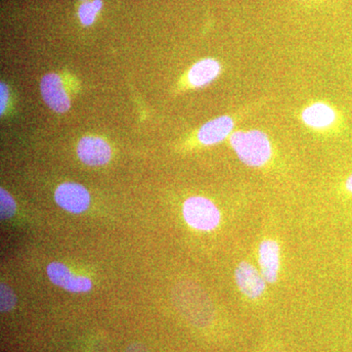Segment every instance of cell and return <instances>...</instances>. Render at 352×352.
I'll list each match as a JSON object with an SVG mask.
<instances>
[{"label": "cell", "instance_id": "1", "mask_svg": "<svg viewBox=\"0 0 352 352\" xmlns=\"http://www.w3.org/2000/svg\"><path fill=\"white\" fill-rule=\"evenodd\" d=\"M230 143L241 161L252 168L264 166L272 156L270 138L258 129L234 132Z\"/></svg>", "mask_w": 352, "mask_h": 352}, {"label": "cell", "instance_id": "2", "mask_svg": "<svg viewBox=\"0 0 352 352\" xmlns=\"http://www.w3.org/2000/svg\"><path fill=\"white\" fill-rule=\"evenodd\" d=\"M183 217L192 228L200 231L214 230L221 215L212 201L201 196L190 197L183 205Z\"/></svg>", "mask_w": 352, "mask_h": 352}, {"label": "cell", "instance_id": "3", "mask_svg": "<svg viewBox=\"0 0 352 352\" xmlns=\"http://www.w3.org/2000/svg\"><path fill=\"white\" fill-rule=\"evenodd\" d=\"M55 201L59 207L71 214H82L89 207L90 195L82 185L66 182L57 187Z\"/></svg>", "mask_w": 352, "mask_h": 352}, {"label": "cell", "instance_id": "4", "mask_svg": "<svg viewBox=\"0 0 352 352\" xmlns=\"http://www.w3.org/2000/svg\"><path fill=\"white\" fill-rule=\"evenodd\" d=\"M47 276L53 284L72 293H87L92 289L89 278L74 275L68 266L61 263H51L47 266Z\"/></svg>", "mask_w": 352, "mask_h": 352}, {"label": "cell", "instance_id": "5", "mask_svg": "<svg viewBox=\"0 0 352 352\" xmlns=\"http://www.w3.org/2000/svg\"><path fill=\"white\" fill-rule=\"evenodd\" d=\"M41 91L48 107L57 113H65L71 107L69 95L62 78L56 74H47L41 82Z\"/></svg>", "mask_w": 352, "mask_h": 352}, {"label": "cell", "instance_id": "6", "mask_svg": "<svg viewBox=\"0 0 352 352\" xmlns=\"http://www.w3.org/2000/svg\"><path fill=\"white\" fill-rule=\"evenodd\" d=\"M76 153L83 164L92 166H104L112 157V150L108 143L94 136L80 139Z\"/></svg>", "mask_w": 352, "mask_h": 352}, {"label": "cell", "instance_id": "7", "mask_svg": "<svg viewBox=\"0 0 352 352\" xmlns=\"http://www.w3.org/2000/svg\"><path fill=\"white\" fill-rule=\"evenodd\" d=\"M235 280L238 288L248 298L254 300L263 296L266 281L261 272L252 264L243 261L235 270Z\"/></svg>", "mask_w": 352, "mask_h": 352}, {"label": "cell", "instance_id": "8", "mask_svg": "<svg viewBox=\"0 0 352 352\" xmlns=\"http://www.w3.org/2000/svg\"><path fill=\"white\" fill-rule=\"evenodd\" d=\"M258 263L266 283H275L280 268V247L276 241L266 239L261 243Z\"/></svg>", "mask_w": 352, "mask_h": 352}, {"label": "cell", "instance_id": "9", "mask_svg": "<svg viewBox=\"0 0 352 352\" xmlns=\"http://www.w3.org/2000/svg\"><path fill=\"white\" fill-rule=\"evenodd\" d=\"M233 118L222 116L204 124L198 132L199 141L204 145H214L221 142L234 129Z\"/></svg>", "mask_w": 352, "mask_h": 352}, {"label": "cell", "instance_id": "10", "mask_svg": "<svg viewBox=\"0 0 352 352\" xmlns=\"http://www.w3.org/2000/svg\"><path fill=\"white\" fill-rule=\"evenodd\" d=\"M302 118L307 126L314 129H325L335 124L337 113L328 104L316 102L303 110Z\"/></svg>", "mask_w": 352, "mask_h": 352}, {"label": "cell", "instance_id": "11", "mask_svg": "<svg viewBox=\"0 0 352 352\" xmlns=\"http://www.w3.org/2000/svg\"><path fill=\"white\" fill-rule=\"evenodd\" d=\"M221 71L219 62L212 58L197 62L190 69L188 80L194 87H201L214 82Z\"/></svg>", "mask_w": 352, "mask_h": 352}, {"label": "cell", "instance_id": "12", "mask_svg": "<svg viewBox=\"0 0 352 352\" xmlns=\"http://www.w3.org/2000/svg\"><path fill=\"white\" fill-rule=\"evenodd\" d=\"M103 7L102 0H92L85 2L78 9V18L83 25H91L96 19L97 14L100 12Z\"/></svg>", "mask_w": 352, "mask_h": 352}, {"label": "cell", "instance_id": "13", "mask_svg": "<svg viewBox=\"0 0 352 352\" xmlns=\"http://www.w3.org/2000/svg\"><path fill=\"white\" fill-rule=\"evenodd\" d=\"M16 212V203L12 196L3 188L0 189V214L1 219H11Z\"/></svg>", "mask_w": 352, "mask_h": 352}, {"label": "cell", "instance_id": "14", "mask_svg": "<svg viewBox=\"0 0 352 352\" xmlns=\"http://www.w3.org/2000/svg\"><path fill=\"white\" fill-rule=\"evenodd\" d=\"M0 303H1V311L8 312L12 310L16 305V296L14 295L12 289L7 287L6 285L1 284L0 289Z\"/></svg>", "mask_w": 352, "mask_h": 352}, {"label": "cell", "instance_id": "15", "mask_svg": "<svg viewBox=\"0 0 352 352\" xmlns=\"http://www.w3.org/2000/svg\"><path fill=\"white\" fill-rule=\"evenodd\" d=\"M9 91L6 85L1 83L0 85V113H3L6 108L7 101H8Z\"/></svg>", "mask_w": 352, "mask_h": 352}, {"label": "cell", "instance_id": "16", "mask_svg": "<svg viewBox=\"0 0 352 352\" xmlns=\"http://www.w3.org/2000/svg\"><path fill=\"white\" fill-rule=\"evenodd\" d=\"M127 352H148L145 349L139 346H131Z\"/></svg>", "mask_w": 352, "mask_h": 352}, {"label": "cell", "instance_id": "17", "mask_svg": "<svg viewBox=\"0 0 352 352\" xmlns=\"http://www.w3.org/2000/svg\"><path fill=\"white\" fill-rule=\"evenodd\" d=\"M346 187L347 191H349V193L352 194V175H349V178H347L346 182Z\"/></svg>", "mask_w": 352, "mask_h": 352}]
</instances>
